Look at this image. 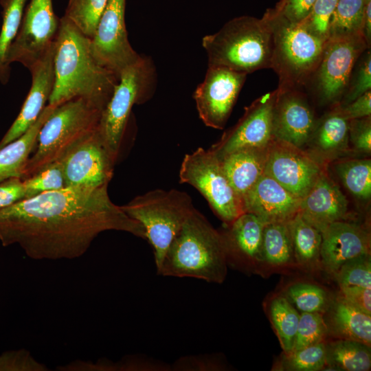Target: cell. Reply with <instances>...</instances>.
I'll use <instances>...</instances> for the list:
<instances>
[{
	"label": "cell",
	"mask_w": 371,
	"mask_h": 371,
	"mask_svg": "<svg viewBox=\"0 0 371 371\" xmlns=\"http://www.w3.org/2000/svg\"><path fill=\"white\" fill-rule=\"evenodd\" d=\"M109 230L146 238L142 224L111 200L108 185L65 187L0 209L1 244L17 245L34 260L79 258Z\"/></svg>",
	"instance_id": "1"
},
{
	"label": "cell",
	"mask_w": 371,
	"mask_h": 371,
	"mask_svg": "<svg viewBox=\"0 0 371 371\" xmlns=\"http://www.w3.org/2000/svg\"><path fill=\"white\" fill-rule=\"evenodd\" d=\"M54 72L50 105L81 98L102 111L119 80L95 59L91 39L65 16L55 38Z\"/></svg>",
	"instance_id": "2"
},
{
	"label": "cell",
	"mask_w": 371,
	"mask_h": 371,
	"mask_svg": "<svg viewBox=\"0 0 371 371\" xmlns=\"http://www.w3.org/2000/svg\"><path fill=\"white\" fill-rule=\"evenodd\" d=\"M227 251L221 232L195 208L169 245L157 273L222 283L227 275Z\"/></svg>",
	"instance_id": "3"
},
{
	"label": "cell",
	"mask_w": 371,
	"mask_h": 371,
	"mask_svg": "<svg viewBox=\"0 0 371 371\" xmlns=\"http://www.w3.org/2000/svg\"><path fill=\"white\" fill-rule=\"evenodd\" d=\"M202 45L208 66L246 74L271 69V33L262 18L247 15L234 18L218 32L205 36Z\"/></svg>",
	"instance_id": "4"
},
{
	"label": "cell",
	"mask_w": 371,
	"mask_h": 371,
	"mask_svg": "<svg viewBox=\"0 0 371 371\" xmlns=\"http://www.w3.org/2000/svg\"><path fill=\"white\" fill-rule=\"evenodd\" d=\"M262 18L271 33V69L278 77V88L306 86L321 60L325 43L273 8L267 9Z\"/></svg>",
	"instance_id": "5"
},
{
	"label": "cell",
	"mask_w": 371,
	"mask_h": 371,
	"mask_svg": "<svg viewBox=\"0 0 371 371\" xmlns=\"http://www.w3.org/2000/svg\"><path fill=\"white\" fill-rule=\"evenodd\" d=\"M101 113L81 98L58 105L39 131L36 150L27 162L22 179L61 160L77 144L96 131Z\"/></svg>",
	"instance_id": "6"
},
{
	"label": "cell",
	"mask_w": 371,
	"mask_h": 371,
	"mask_svg": "<svg viewBox=\"0 0 371 371\" xmlns=\"http://www.w3.org/2000/svg\"><path fill=\"white\" fill-rule=\"evenodd\" d=\"M131 218L144 227L151 245L157 269L171 242L194 210L191 197L176 189H156L121 206Z\"/></svg>",
	"instance_id": "7"
},
{
	"label": "cell",
	"mask_w": 371,
	"mask_h": 371,
	"mask_svg": "<svg viewBox=\"0 0 371 371\" xmlns=\"http://www.w3.org/2000/svg\"><path fill=\"white\" fill-rule=\"evenodd\" d=\"M152 63L142 57L120 74L113 94L101 113L98 131L116 162L127 122L135 104L140 103L153 82Z\"/></svg>",
	"instance_id": "8"
},
{
	"label": "cell",
	"mask_w": 371,
	"mask_h": 371,
	"mask_svg": "<svg viewBox=\"0 0 371 371\" xmlns=\"http://www.w3.org/2000/svg\"><path fill=\"white\" fill-rule=\"evenodd\" d=\"M179 179L195 188L226 225L244 212L241 197L229 183L221 161L210 149L199 148L186 154Z\"/></svg>",
	"instance_id": "9"
},
{
	"label": "cell",
	"mask_w": 371,
	"mask_h": 371,
	"mask_svg": "<svg viewBox=\"0 0 371 371\" xmlns=\"http://www.w3.org/2000/svg\"><path fill=\"white\" fill-rule=\"evenodd\" d=\"M367 49L361 34L325 43L321 60L306 84H311L321 103L332 106L340 102L358 58Z\"/></svg>",
	"instance_id": "10"
},
{
	"label": "cell",
	"mask_w": 371,
	"mask_h": 371,
	"mask_svg": "<svg viewBox=\"0 0 371 371\" xmlns=\"http://www.w3.org/2000/svg\"><path fill=\"white\" fill-rule=\"evenodd\" d=\"M125 5L126 0H109L91 39L95 59L118 79L121 72L140 57L128 39Z\"/></svg>",
	"instance_id": "11"
},
{
	"label": "cell",
	"mask_w": 371,
	"mask_h": 371,
	"mask_svg": "<svg viewBox=\"0 0 371 371\" xmlns=\"http://www.w3.org/2000/svg\"><path fill=\"white\" fill-rule=\"evenodd\" d=\"M59 22L52 0H30L8 54L9 64L19 62L29 69L54 41Z\"/></svg>",
	"instance_id": "12"
},
{
	"label": "cell",
	"mask_w": 371,
	"mask_h": 371,
	"mask_svg": "<svg viewBox=\"0 0 371 371\" xmlns=\"http://www.w3.org/2000/svg\"><path fill=\"white\" fill-rule=\"evenodd\" d=\"M245 73L208 66L194 99L199 117L209 127L223 129L247 78Z\"/></svg>",
	"instance_id": "13"
},
{
	"label": "cell",
	"mask_w": 371,
	"mask_h": 371,
	"mask_svg": "<svg viewBox=\"0 0 371 371\" xmlns=\"http://www.w3.org/2000/svg\"><path fill=\"white\" fill-rule=\"evenodd\" d=\"M326 168L304 149L273 137L264 174L302 199Z\"/></svg>",
	"instance_id": "14"
},
{
	"label": "cell",
	"mask_w": 371,
	"mask_h": 371,
	"mask_svg": "<svg viewBox=\"0 0 371 371\" xmlns=\"http://www.w3.org/2000/svg\"><path fill=\"white\" fill-rule=\"evenodd\" d=\"M277 92L276 89L267 93L245 108L237 123L210 148L218 159L241 148L269 145L273 138L272 117Z\"/></svg>",
	"instance_id": "15"
},
{
	"label": "cell",
	"mask_w": 371,
	"mask_h": 371,
	"mask_svg": "<svg viewBox=\"0 0 371 371\" xmlns=\"http://www.w3.org/2000/svg\"><path fill=\"white\" fill-rule=\"evenodd\" d=\"M60 161L66 187L86 188L109 185L115 164L98 129L77 144Z\"/></svg>",
	"instance_id": "16"
},
{
	"label": "cell",
	"mask_w": 371,
	"mask_h": 371,
	"mask_svg": "<svg viewBox=\"0 0 371 371\" xmlns=\"http://www.w3.org/2000/svg\"><path fill=\"white\" fill-rule=\"evenodd\" d=\"M277 89L273 109V136L304 149L317 120L313 109L300 89Z\"/></svg>",
	"instance_id": "17"
},
{
	"label": "cell",
	"mask_w": 371,
	"mask_h": 371,
	"mask_svg": "<svg viewBox=\"0 0 371 371\" xmlns=\"http://www.w3.org/2000/svg\"><path fill=\"white\" fill-rule=\"evenodd\" d=\"M55 40L30 69L32 85L22 108L0 142V148L21 137L36 121L49 101L55 82Z\"/></svg>",
	"instance_id": "18"
},
{
	"label": "cell",
	"mask_w": 371,
	"mask_h": 371,
	"mask_svg": "<svg viewBox=\"0 0 371 371\" xmlns=\"http://www.w3.org/2000/svg\"><path fill=\"white\" fill-rule=\"evenodd\" d=\"M321 233V267L330 274L334 276L350 260L370 254V233L357 223L336 221Z\"/></svg>",
	"instance_id": "19"
},
{
	"label": "cell",
	"mask_w": 371,
	"mask_h": 371,
	"mask_svg": "<svg viewBox=\"0 0 371 371\" xmlns=\"http://www.w3.org/2000/svg\"><path fill=\"white\" fill-rule=\"evenodd\" d=\"M348 201L338 185L330 178L328 168L300 200L299 212L312 225L322 232L330 224L346 220Z\"/></svg>",
	"instance_id": "20"
},
{
	"label": "cell",
	"mask_w": 371,
	"mask_h": 371,
	"mask_svg": "<svg viewBox=\"0 0 371 371\" xmlns=\"http://www.w3.org/2000/svg\"><path fill=\"white\" fill-rule=\"evenodd\" d=\"M300 200L265 174L242 198L244 212L265 223L290 221L299 212Z\"/></svg>",
	"instance_id": "21"
},
{
	"label": "cell",
	"mask_w": 371,
	"mask_h": 371,
	"mask_svg": "<svg viewBox=\"0 0 371 371\" xmlns=\"http://www.w3.org/2000/svg\"><path fill=\"white\" fill-rule=\"evenodd\" d=\"M265 223L256 215L243 212L221 232L227 265L252 270L262 263V243Z\"/></svg>",
	"instance_id": "22"
},
{
	"label": "cell",
	"mask_w": 371,
	"mask_h": 371,
	"mask_svg": "<svg viewBox=\"0 0 371 371\" xmlns=\"http://www.w3.org/2000/svg\"><path fill=\"white\" fill-rule=\"evenodd\" d=\"M349 120L339 103L317 120L305 148L314 159L325 166L346 157L352 150L348 139Z\"/></svg>",
	"instance_id": "23"
},
{
	"label": "cell",
	"mask_w": 371,
	"mask_h": 371,
	"mask_svg": "<svg viewBox=\"0 0 371 371\" xmlns=\"http://www.w3.org/2000/svg\"><path fill=\"white\" fill-rule=\"evenodd\" d=\"M325 313L328 335L371 346V315L357 308L341 295L330 301Z\"/></svg>",
	"instance_id": "24"
},
{
	"label": "cell",
	"mask_w": 371,
	"mask_h": 371,
	"mask_svg": "<svg viewBox=\"0 0 371 371\" xmlns=\"http://www.w3.org/2000/svg\"><path fill=\"white\" fill-rule=\"evenodd\" d=\"M269 146L241 148L219 159L229 183L241 199L264 174Z\"/></svg>",
	"instance_id": "25"
},
{
	"label": "cell",
	"mask_w": 371,
	"mask_h": 371,
	"mask_svg": "<svg viewBox=\"0 0 371 371\" xmlns=\"http://www.w3.org/2000/svg\"><path fill=\"white\" fill-rule=\"evenodd\" d=\"M56 106H45L36 121L25 133L0 148V183L10 178L22 179L30 154L36 146L39 131Z\"/></svg>",
	"instance_id": "26"
},
{
	"label": "cell",
	"mask_w": 371,
	"mask_h": 371,
	"mask_svg": "<svg viewBox=\"0 0 371 371\" xmlns=\"http://www.w3.org/2000/svg\"><path fill=\"white\" fill-rule=\"evenodd\" d=\"M295 262L308 271L321 266L322 233L298 212L289 222Z\"/></svg>",
	"instance_id": "27"
},
{
	"label": "cell",
	"mask_w": 371,
	"mask_h": 371,
	"mask_svg": "<svg viewBox=\"0 0 371 371\" xmlns=\"http://www.w3.org/2000/svg\"><path fill=\"white\" fill-rule=\"evenodd\" d=\"M325 370L368 371L371 368L370 347L359 341L336 339L326 343Z\"/></svg>",
	"instance_id": "28"
},
{
	"label": "cell",
	"mask_w": 371,
	"mask_h": 371,
	"mask_svg": "<svg viewBox=\"0 0 371 371\" xmlns=\"http://www.w3.org/2000/svg\"><path fill=\"white\" fill-rule=\"evenodd\" d=\"M289 222L265 224L262 243V262L274 267L295 263Z\"/></svg>",
	"instance_id": "29"
},
{
	"label": "cell",
	"mask_w": 371,
	"mask_h": 371,
	"mask_svg": "<svg viewBox=\"0 0 371 371\" xmlns=\"http://www.w3.org/2000/svg\"><path fill=\"white\" fill-rule=\"evenodd\" d=\"M333 170L346 189L356 199L371 198V159L344 157L333 161Z\"/></svg>",
	"instance_id": "30"
},
{
	"label": "cell",
	"mask_w": 371,
	"mask_h": 371,
	"mask_svg": "<svg viewBox=\"0 0 371 371\" xmlns=\"http://www.w3.org/2000/svg\"><path fill=\"white\" fill-rule=\"evenodd\" d=\"M27 0H0L2 6V25L0 31V83L10 79L8 54L17 35Z\"/></svg>",
	"instance_id": "31"
},
{
	"label": "cell",
	"mask_w": 371,
	"mask_h": 371,
	"mask_svg": "<svg viewBox=\"0 0 371 371\" xmlns=\"http://www.w3.org/2000/svg\"><path fill=\"white\" fill-rule=\"evenodd\" d=\"M366 5L364 0H337L330 22L328 39L362 35Z\"/></svg>",
	"instance_id": "32"
},
{
	"label": "cell",
	"mask_w": 371,
	"mask_h": 371,
	"mask_svg": "<svg viewBox=\"0 0 371 371\" xmlns=\"http://www.w3.org/2000/svg\"><path fill=\"white\" fill-rule=\"evenodd\" d=\"M269 316L284 353L291 352L300 313L286 297L277 296L270 302Z\"/></svg>",
	"instance_id": "33"
},
{
	"label": "cell",
	"mask_w": 371,
	"mask_h": 371,
	"mask_svg": "<svg viewBox=\"0 0 371 371\" xmlns=\"http://www.w3.org/2000/svg\"><path fill=\"white\" fill-rule=\"evenodd\" d=\"M109 0H69L65 16L91 39Z\"/></svg>",
	"instance_id": "34"
},
{
	"label": "cell",
	"mask_w": 371,
	"mask_h": 371,
	"mask_svg": "<svg viewBox=\"0 0 371 371\" xmlns=\"http://www.w3.org/2000/svg\"><path fill=\"white\" fill-rule=\"evenodd\" d=\"M326 366V348L324 341L284 353L276 370L286 371H318Z\"/></svg>",
	"instance_id": "35"
},
{
	"label": "cell",
	"mask_w": 371,
	"mask_h": 371,
	"mask_svg": "<svg viewBox=\"0 0 371 371\" xmlns=\"http://www.w3.org/2000/svg\"><path fill=\"white\" fill-rule=\"evenodd\" d=\"M285 297L302 313H324L330 303L324 289L304 282L289 286L285 291Z\"/></svg>",
	"instance_id": "36"
},
{
	"label": "cell",
	"mask_w": 371,
	"mask_h": 371,
	"mask_svg": "<svg viewBox=\"0 0 371 371\" xmlns=\"http://www.w3.org/2000/svg\"><path fill=\"white\" fill-rule=\"evenodd\" d=\"M25 199L43 192L60 190L66 187L62 161L49 164L36 174L23 180Z\"/></svg>",
	"instance_id": "37"
},
{
	"label": "cell",
	"mask_w": 371,
	"mask_h": 371,
	"mask_svg": "<svg viewBox=\"0 0 371 371\" xmlns=\"http://www.w3.org/2000/svg\"><path fill=\"white\" fill-rule=\"evenodd\" d=\"M326 336L327 328L323 313H302L291 352L324 341Z\"/></svg>",
	"instance_id": "38"
},
{
	"label": "cell",
	"mask_w": 371,
	"mask_h": 371,
	"mask_svg": "<svg viewBox=\"0 0 371 371\" xmlns=\"http://www.w3.org/2000/svg\"><path fill=\"white\" fill-rule=\"evenodd\" d=\"M334 276L339 288L344 286L371 288L370 254L361 256L346 262Z\"/></svg>",
	"instance_id": "39"
},
{
	"label": "cell",
	"mask_w": 371,
	"mask_h": 371,
	"mask_svg": "<svg viewBox=\"0 0 371 371\" xmlns=\"http://www.w3.org/2000/svg\"><path fill=\"white\" fill-rule=\"evenodd\" d=\"M337 2V0H316L308 14L298 23L310 34L326 43Z\"/></svg>",
	"instance_id": "40"
},
{
	"label": "cell",
	"mask_w": 371,
	"mask_h": 371,
	"mask_svg": "<svg viewBox=\"0 0 371 371\" xmlns=\"http://www.w3.org/2000/svg\"><path fill=\"white\" fill-rule=\"evenodd\" d=\"M370 90L371 53L370 49H367L358 58L339 104L346 105Z\"/></svg>",
	"instance_id": "41"
},
{
	"label": "cell",
	"mask_w": 371,
	"mask_h": 371,
	"mask_svg": "<svg viewBox=\"0 0 371 371\" xmlns=\"http://www.w3.org/2000/svg\"><path fill=\"white\" fill-rule=\"evenodd\" d=\"M348 139L352 152L370 155L371 115L349 120Z\"/></svg>",
	"instance_id": "42"
},
{
	"label": "cell",
	"mask_w": 371,
	"mask_h": 371,
	"mask_svg": "<svg viewBox=\"0 0 371 371\" xmlns=\"http://www.w3.org/2000/svg\"><path fill=\"white\" fill-rule=\"evenodd\" d=\"M46 370V366L37 361L25 350L8 351L0 355V371Z\"/></svg>",
	"instance_id": "43"
},
{
	"label": "cell",
	"mask_w": 371,
	"mask_h": 371,
	"mask_svg": "<svg viewBox=\"0 0 371 371\" xmlns=\"http://www.w3.org/2000/svg\"><path fill=\"white\" fill-rule=\"evenodd\" d=\"M316 0H280L273 9L292 23H299L309 12Z\"/></svg>",
	"instance_id": "44"
},
{
	"label": "cell",
	"mask_w": 371,
	"mask_h": 371,
	"mask_svg": "<svg viewBox=\"0 0 371 371\" xmlns=\"http://www.w3.org/2000/svg\"><path fill=\"white\" fill-rule=\"evenodd\" d=\"M25 199L23 180L10 178L0 183V209Z\"/></svg>",
	"instance_id": "45"
},
{
	"label": "cell",
	"mask_w": 371,
	"mask_h": 371,
	"mask_svg": "<svg viewBox=\"0 0 371 371\" xmlns=\"http://www.w3.org/2000/svg\"><path fill=\"white\" fill-rule=\"evenodd\" d=\"M341 295L360 311L371 315V288L340 287Z\"/></svg>",
	"instance_id": "46"
},
{
	"label": "cell",
	"mask_w": 371,
	"mask_h": 371,
	"mask_svg": "<svg viewBox=\"0 0 371 371\" xmlns=\"http://www.w3.org/2000/svg\"><path fill=\"white\" fill-rule=\"evenodd\" d=\"M340 105L342 113L348 120L371 115V90L352 102Z\"/></svg>",
	"instance_id": "47"
},
{
	"label": "cell",
	"mask_w": 371,
	"mask_h": 371,
	"mask_svg": "<svg viewBox=\"0 0 371 371\" xmlns=\"http://www.w3.org/2000/svg\"><path fill=\"white\" fill-rule=\"evenodd\" d=\"M361 34L369 49L371 45V1L366 3L362 23Z\"/></svg>",
	"instance_id": "48"
},
{
	"label": "cell",
	"mask_w": 371,
	"mask_h": 371,
	"mask_svg": "<svg viewBox=\"0 0 371 371\" xmlns=\"http://www.w3.org/2000/svg\"><path fill=\"white\" fill-rule=\"evenodd\" d=\"M366 4L368 3V2L371 1V0H364Z\"/></svg>",
	"instance_id": "49"
}]
</instances>
